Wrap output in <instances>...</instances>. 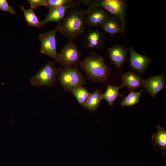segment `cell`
Instances as JSON below:
<instances>
[{
	"label": "cell",
	"instance_id": "cell-1",
	"mask_svg": "<svg viewBox=\"0 0 166 166\" xmlns=\"http://www.w3.org/2000/svg\"><path fill=\"white\" fill-rule=\"evenodd\" d=\"M86 14V10L77 7L69 10L57 24V32L69 41L77 39L85 32Z\"/></svg>",
	"mask_w": 166,
	"mask_h": 166
},
{
	"label": "cell",
	"instance_id": "cell-2",
	"mask_svg": "<svg viewBox=\"0 0 166 166\" xmlns=\"http://www.w3.org/2000/svg\"><path fill=\"white\" fill-rule=\"evenodd\" d=\"M80 67L86 73V77L93 82H105L111 70L105 63L103 58L92 51L83 60L80 61Z\"/></svg>",
	"mask_w": 166,
	"mask_h": 166
},
{
	"label": "cell",
	"instance_id": "cell-3",
	"mask_svg": "<svg viewBox=\"0 0 166 166\" xmlns=\"http://www.w3.org/2000/svg\"><path fill=\"white\" fill-rule=\"evenodd\" d=\"M57 80L66 92L72 93L76 89L86 84L84 76L78 67H64L61 69Z\"/></svg>",
	"mask_w": 166,
	"mask_h": 166
},
{
	"label": "cell",
	"instance_id": "cell-4",
	"mask_svg": "<svg viewBox=\"0 0 166 166\" xmlns=\"http://www.w3.org/2000/svg\"><path fill=\"white\" fill-rule=\"evenodd\" d=\"M89 7L101 8L114 16L119 20L122 27V36L125 29L126 5L122 0H88Z\"/></svg>",
	"mask_w": 166,
	"mask_h": 166
},
{
	"label": "cell",
	"instance_id": "cell-5",
	"mask_svg": "<svg viewBox=\"0 0 166 166\" xmlns=\"http://www.w3.org/2000/svg\"><path fill=\"white\" fill-rule=\"evenodd\" d=\"M55 62L49 61L30 79L31 84L36 87L54 85L56 83L57 76L61 70L56 68Z\"/></svg>",
	"mask_w": 166,
	"mask_h": 166
},
{
	"label": "cell",
	"instance_id": "cell-6",
	"mask_svg": "<svg viewBox=\"0 0 166 166\" xmlns=\"http://www.w3.org/2000/svg\"><path fill=\"white\" fill-rule=\"evenodd\" d=\"M81 56L77 45L73 41H69L58 53L57 62L64 67L77 65Z\"/></svg>",
	"mask_w": 166,
	"mask_h": 166
},
{
	"label": "cell",
	"instance_id": "cell-7",
	"mask_svg": "<svg viewBox=\"0 0 166 166\" xmlns=\"http://www.w3.org/2000/svg\"><path fill=\"white\" fill-rule=\"evenodd\" d=\"M56 27L52 30L40 34L38 36L41 46L40 52L54 59L57 62L58 53L56 47Z\"/></svg>",
	"mask_w": 166,
	"mask_h": 166
},
{
	"label": "cell",
	"instance_id": "cell-8",
	"mask_svg": "<svg viewBox=\"0 0 166 166\" xmlns=\"http://www.w3.org/2000/svg\"><path fill=\"white\" fill-rule=\"evenodd\" d=\"M81 4L76 0H72L56 8L49 9L45 18L42 21L43 26L51 22L59 23L64 18L68 10L77 7Z\"/></svg>",
	"mask_w": 166,
	"mask_h": 166
},
{
	"label": "cell",
	"instance_id": "cell-9",
	"mask_svg": "<svg viewBox=\"0 0 166 166\" xmlns=\"http://www.w3.org/2000/svg\"><path fill=\"white\" fill-rule=\"evenodd\" d=\"M86 10V24L90 27L101 26L109 17L107 12L101 8L89 7Z\"/></svg>",
	"mask_w": 166,
	"mask_h": 166
},
{
	"label": "cell",
	"instance_id": "cell-10",
	"mask_svg": "<svg viewBox=\"0 0 166 166\" xmlns=\"http://www.w3.org/2000/svg\"><path fill=\"white\" fill-rule=\"evenodd\" d=\"M128 50L130 55L129 66L139 74L143 73L150 63L151 59L146 55L140 54L132 47H129Z\"/></svg>",
	"mask_w": 166,
	"mask_h": 166
},
{
	"label": "cell",
	"instance_id": "cell-11",
	"mask_svg": "<svg viewBox=\"0 0 166 166\" xmlns=\"http://www.w3.org/2000/svg\"><path fill=\"white\" fill-rule=\"evenodd\" d=\"M147 92L153 98L165 88L166 82L163 73L151 76L144 80L143 86Z\"/></svg>",
	"mask_w": 166,
	"mask_h": 166
},
{
	"label": "cell",
	"instance_id": "cell-12",
	"mask_svg": "<svg viewBox=\"0 0 166 166\" xmlns=\"http://www.w3.org/2000/svg\"><path fill=\"white\" fill-rule=\"evenodd\" d=\"M107 51L111 63L118 69L121 68L125 61L127 53L126 49L123 46L118 45L109 48Z\"/></svg>",
	"mask_w": 166,
	"mask_h": 166
},
{
	"label": "cell",
	"instance_id": "cell-13",
	"mask_svg": "<svg viewBox=\"0 0 166 166\" xmlns=\"http://www.w3.org/2000/svg\"><path fill=\"white\" fill-rule=\"evenodd\" d=\"M122 85L130 91L143 86L144 80L139 75L133 71L124 73L122 76Z\"/></svg>",
	"mask_w": 166,
	"mask_h": 166
},
{
	"label": "cell",
	"instance_id": "cell-14",
	"mask_svg": "<svg viewBox=\"0 0 166 166\" xmlns=\"http://www.w3.org/2000/svg\"><path fill=\"white\" fill-rule=\"evenodd\" d=\"M104 42V36L97 30L90 31L85 38L84 46L86 48L94 49L101 47Z\"/></svg>",
	"mask_w": 166,
	"mask_h": 166
},
{
	"label": "cell",
	"instance_id": "cell-15",
	"mask_svg": "<svg viewBox=\"0 0 166 166\" xmlns=\"http://www.w3.org/2000/svg\"><path fill=\"white\" fill-rule=\"evenodd\" d=\"M116 18L113 16L109 17L101 25L105 32L111 36L121 32L122 33L121 24Z\"/></svg>",
	"mask_w": 166,
	"mask_h": 166
},
{
	"label": "cell",
	"instance_id": "cell-16",
	"mask_svg": "<svg viewBox=\"0 0 166 166\" xmlns=\"http://www.w3.org/2000/svg\"><path fill=\"white\" fill-rule=\"evenodd\" d=\"M103 93L98 89L90 93L85 103L82 105L83 108L90 111L96 110L98 107L101 100Z\"/></svg>",
	"mask_w": 166,
	"mask_h": 166
},
{
	"label": "cell",
	"instance_id": "cell-17",
	"mask_svg": "<svg viewBox=\"0 0 166 166\" xmlns=\"http://www.w3.org/2000/svg\"><path fill=\"white\" fill-rule=\"evenodd\" d=\"M123 86L122 85L119 86L107 85L106 89L103 94L102 99L107 101L109 105L113 106L114 101L118 97H124V96L119 92L120 89Z\"/></svg>",
	"mask_w": 166,
	"mask_h": 166
},
{
	"label": "cell",
	"instance_id": "cell-18",
	"mask_svg": "<svg viewBox=\"0 0 166 166\" xmlns=\"http://www.w3.org/2000/svg\"><path fill=\"white\" fill-rule=\"evenodd\" d=\"M157 132L153 134L152 139L154 146H158L159 148L163 151L164 155L166 148V131L163 127L157 126Z\"/></svg>",
	"mask_w": 166,
	"mask_h": 166
},
{
	"label": "cell",
	"instance_id": "cell-19",
	"mask_svg": "<svg viewBox=\"0 0 166 166\" xmlns=\"http://www.w3.org/2000/svg\"><path fill=\"white\" fill-rule=\"evenodd\" d=\"M19 7L23 11L25 18L29 26L37 27L43 26L42 21H39L32 9L30 8L28 10H26L23 6H19Z\"/></svg>",
	"mask_w": 166,
	"mask_h": 166
},
{
	"label": "cell",
	"instance_id": "cell-20",
	"mask_svg": "<svg viewBox=\"0 0 166 166\" xmlns=\"http://www.w3.org/2000/svg\"><path fill=\"white\" fill-rule=\"evenodd\" d=\"M143 90L141 89L139 91L135 92L130 91L129 93L123 99L121 102L122 106H128L133 105L138 103L141 94Z\"/></svg>",
	"mask_w": 166,
	"mask_h": 166
},
{
	"label": "cell",
	"instance_id": "cell-21",
	"mask_svg": "<svg viewBox=\"0 0 166 166\" xmlns=\"http://www.w3.org/2000/svg\"><path fill=\"white\" fill-rule=\"evenodd\" d=\"M72 93L75 97L78 103L82 106L85 103L90 94L85 88L82 86L75 89Z\"/></svg>",
	"mask_w": 166,
	"mask_h": 166
},
{
	"label": "cell",
	"instance_id": "cell-22",
	"mask_svg": "<svg viewBox=\"0 0 166 166\" xmlns=\"http://www.w3.org/2000/svg\"><path fill=\"white\" fill-rule=\"evenodd\" d=\"M72 0H46V6L51 9L56 8L66 3L71 2Z\"/></svg>",
	"mask_w": 166,
	"mask_h": 166
},
{
	"label": "cell",
	"instance_id": "cell-23",
	"mask_svg": "<svg viewBox=\"0 0 166 166\" xmlns=\"http://www.w3.org/2000/svg\"><path fill=\"white\" fill-rule=\"evenodd\" d=\"M0 10L13 14L16 13L15 8L9 5L6 0H0Z\"/></svg>",
	"mask_w": 166,
	"mask_h": 166
},
{
	"label": "cell",
	"instance_id": "cell-24",
	"mask_svg": "<svg viewBox=\"0 0 166 166\" xmlns=\"http://www.w3.org/2000/svg\"><path fill=\"white\" fill-rule=\"evenodd\" d=\"M27 1L30 4V8L33 10L41 6H46V0H28Z\"/></svg>",
	"mask_w": 166,
	"mask_h": 166
}]
</instances>
